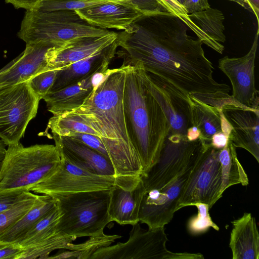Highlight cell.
I'll list each match as a JSON object with an SVG mask.
<instances>
[{
    "instance_id": "32",
    "label": "cell",
    "mask_w": 259,
    "mask_h": 259,
    "mask_svg": "<svg viewBox=\"0 0 259 259\" xmlns=\"http://www.w3.org/2000/svg\"><path fill=\"white\" fill-rule=\"evenodd\" d=\"M192 206L197 208V214L192 217L187 223V229L192 235H198L206 232L212 228L216 231L219 230V227L212 221L209 213L210 209L207 204L197 202Z\"/></svg>"
},
{
    "instance_id": "39",
    "label": "cell",
    "mask_w": 259,
    "mask_h": 259,
    "mask_svg": "<svg viewBox=\"0 0 259 259\" xmlns=\"http://www.w3.org/2000/svg\"><path fill=\"white\" fill-rule=\"evenodd\" d=\"M23 250L17 243L0 240V259H18Z\"/></svg>"
},
{
    "instance_id": "45",
    "label": "cell",
    "mask_w": 259,
    "mask_h": 259,
    "mask_svg": "<svg viewBox=\"0 0 259 259\" xmlns=\"http://www.w3.org/2000/svg\"><path fill=\"white\" fill-rule=\"evenodd\" d=\"M6 146L5 143L2 140H0V164L5 155L6 151Z\"/></svg>"
},
{
    "instance_id": "41",
    "label": "cell",
    "mask_w": 259,
    "mask_h": 259,
    "mask_svg": "<svg viewBox=\"0 0 259 259\" xmlns=\"http://www.w3.org/2000/svg\"><path fill=\"white\" fill-rule=\"evenodd\" d=\"M6 3L12 4L16 9L26 10H36L43 0H5Z\"/></svg>"
},
{
    "instance_id": "4",
    "label": "cell",
    "mask_w": 259,
    "mask_h": 259,
    "mask_svg": "<svg viewBox=\"0 0 259 259\" xmlns=\"http://www.w3.org/2000/svg\"><path fill=\"white\" fill-rule=\"evenodd\" d=\"M61 162L56 145L8 146L0 164V190L31 189L52 175Z\"/></svg>"
},
{
    "instance_id": "43",
    "label": "cell",
    "mask_w": 259,
    "mask_h": 259,
    "mask_svg": "<svg viewBox=\"0 0 259 259\" xmlns=\"http://www.w3.org/2000/svg\"><path fill=\"white\" fill-rule=\"evenodd\" d=\"M200 132L199 129L195 126L193 125L187 130L186 137L190 141H193L199 139Z\"/></svg>"
},
{
    "instance_id": "33",
    "label": "cell",
    "mask_w": 259,
    "mask_h": 259,
    "mask_svg": "<svg viewBox=\"0 0 259 259\" xmlns=\"http://www.w3.org/2000/svg\"><path fill=\"white\" fill-rule=\"evenodd\" d=\"M120 1L117 0H43L37 8L40 11L60 10H76L107 3Z\"/></svg>"
},
{
    "instance_id": "22",
    "label": "cell",
    "mask_w": 259,
    "mask_h": 259,
    "mask_svg": "<svg viewBox=\"0 0 259 259\" xmlns=\"http://www.w3.org/2000/svg\"><path fill=\"white\" fill-rule=\"evenodd\" d=\"M98 73L63 88L50 91L42 99L48 110L53 115H60L80 107L94 90Z\"/></svg>"
},
{
    "instance_id": "12",
    "label": "cell",
    "mask_w": 259,
    "mask_h": 259,
    "mask_svg": "<svg viewBox=\"0 0 259 259\" xmlns=\"http://www.w3.org/2000/svg\"><path fill=\"white\" fill-rule=\"evenodd\" d=\"M117 178L93 174L61 158V163L56 170L31 189L30 191L53 196L110 190L114 186Z\"/></svg>"
},
{
    "instance_id": "46",
    "label": "cell",
    "mask_w": 259,
    "mask_h": 259,
    "mask_svg": "<svg viewBox=\"0 0 259 259\" xmlns=\"http://www.w3.org/2000/svg\"><path fill=\"white\" fill-rule=\"evenodd\" d=\"M230 1L237 3L239 5H241L242 7H243L244 8L248 9V10L251 11L250 8L246 0H230Z\"/></svg>"
},
{
    "instance_id": "10",
    "label": "cell",
    "mask_w": 259,
    "mask_h": 259,
    "mask_svg": "<svg viewBox=\"0 0 259 259\" xmlns=\"http://www.w3.org/2000/svg\"><path fill=\"white\" fill-rule=\"evenodd\" d=\"M220 151L205 143L180 199L178 210L197 202L207 204L210 208L222 197Z\"/></svg>"
},
{
    "instance_id": "15",
    "label": "cell",
    "mask_w": 259,
    "mask_h": 259,
    "mask_svg": "<svg viewBox=\"0 0 259 259\" xmlns=\"http://www.w3.org/2000/svg\"><path fill=\"white\" fill-rule=\"evenodd\" d=\"M219 109L232 127L229 139L233 145L246 150L259 162V109L242 105L232 97Z\"/></svg>"
},
{
    "instance_id": "11",
    "label": "cell",
    "mask_w": 259,
    "mask_h": 259,
    "mask_svg": "<svg viewBox=\"0 0 259 259\" xmlns=\"http://www.w3.org/2000/svg\"><path fill=\"white\" fill-rule=\"evenodd\" d=\"M201 140L190 141L186 136L169 133L157 161L141 176L145 191L159 189L186 168Z\"/></svg>"
},
{
    "instance_id": "29",
    "label": "cell",
    "mask_w": 259,
    "mask_h": 259,
    "mask_svg": "<svg viewBox=\"0 0 259 259\" xmlns=\"http://www.w3.org/2000/svg\"><path fill=\"white\" fill-rule=\"evenodd\" d=\"M60 216V211L57 204L17 243L24 248L50 237L57 232V225Z\"/></svg>"
},
{
    "instance_id": "35",
    "label": "cell",
    "mask_w": 259,
    "mask_h": 259,
    "mask_svg": "<svg viewBox=\"0 0 259 259\" xmlns=\"http://www.w3.org/2000/svg\"><path fill=\"white\" fill-rule=\"evenodd\" d=\"M58 70H47L40 72L28 80V84L40 100L49 92L53 85Z\"/></svg>"
},
{
    "instance_id": "6",
    "label": "cell",
    "mask_w": 259,
    "mask_h": 259,
    "mask_svg": "<svg viewBox=\"0 0 259 259\" xmlns=\"http://www.w3.org/2000/svg\"><path fill=\"white\" fill-rule=\"evenodd\" d=\"M115 32L90 24L75 10H26L18 36L26 44L45 42L55 46L82 36H102Z\"/></svg>"
},
{
    "instance_id": "24",
    "label": "cell",
    "mask_w": 259,
    "mask_h": 259,
    "mask_svg": "<svg viewBox=\"0 0 259 259\" xmlns=\"http://www.w3.org/2000/svg\"><path fill=\"white\" fill-rule=\"evenodd\" d=\"M192 23L191 30L203 44L217 52L222 54L226 40L223 13L217 9L209 8L189 14Z\"/></svg>"
},
{
    "instance_id": "26",
    "label": "cell",
    "mask_w": 259,
    "mask_h": 259,
    "mask_svg": "<svg viewBox=\"0 0 259 259\" xmlns=\"http://www.w3.org/2000/svg\"><path fill=\"white\" fill-rule=\"evenodd\" d=\"M189 97L192 124L200 131L199 139L205 144L211 145L212 136L222 132L220 110L191 94Z\"/></svg>"
},
{
    "instance_id": "47",
    "label": "cell",
    "mask_w": 259,
    "mask_h": 259,
    "mask_svg": "<svg viewBox=\"0 0 259 259\" xmlns=\"http://www.w3.org/2000/svg\"><path fill=\"white\" fill-rule=\"evenodd\" d=\"M181 5L183 6L185 0H176Z\"/></svg>"
},
{
    "instance_id": "2",
    "label": "cell",
    "mask_w": 259,
    "mask_h": 259,
    "mask_svg": "<svg viewBox=\"0 0 259 259\" xmlns=\"http://www.w3.org/2000/svg\"><path fill=\"white\" fill-rule=\"evenodd\" d=\"M125 76L123 65L108 69L83 104L67 113L78 116L98 133L116 177L141 176L143 172L124 120L122 96Z\"/></svg>"
},
{
    "instance_id": "34",
    "label": "cell",
    "mask_w": 259,
    "mask_h": 259,
    "mask_svg": "<svg viewBox=\"0 0 259 259\" xmlns=\"http://www.w3.org/2000/svg\"><path fill=\"white\" fill-rule=\"evenodd\" d=\"M37 196L33 194L12 208L0 212V234L14 224L32 207Z\"/></svg>"
},
{
    "instance_id": "36",
    "label": "cell",
    "mask_w": 259,
    "mask_h": 259,
    "mask_svg": "<svg viewBox=\"0 0 259 259\" xmlns=\"http://www.w3.org/2000/svg\"><path fill=\"white\" fill-rule=\"evenodd\" d=\"M33 194L30 191L23 189L0 190V212L7 210Z\"/></svg>"
},
{
    "instance_id": "7",
    "label": "cell",
    "mask_w": 259,
    "mask_h": 259,
    "mask_svg": "<svg viewBox=\"0 0 259 259\" xmlns=\"http://www.w3.org/2000/svg\"><path fill=\"white\" fill-rule=\"evenodd\" d=\"M128 240L101 247L90 259H202L199 253L173 252L166 247L168 241L165 228H142L132 225Z\"/></svg>"
},
{
    "instance_id": "1",
    "label": "cell",
    "mask_w": 259,
    "mask_h": 259,
    "mask_svg": "<svg viewBox=\"0 0 259 259\" xmlns=\"http://www.w3.org/2000/svg\"><path fill=\"white\" fill-rule=\"evenodd\" d=\"M144 18L145 25L136 23L118 33L123 65L140 67L217 107L231 97L230 87L213 79L203 43L188 34L190 29L180 17L162 12Z\"/></svg>"
},
{
    "instance_id": "31",
    "label": "cell",
    "mask_w": 259,
    "mask_h": 259,
    "mask_svg": "<svg viewBox=\"0 0 259 259\" xmlns=\"http://www.w3.org/2000/svg\"><path fill=\"white\" fill-rule=\"evenodd\" d=\"M48 127L51 130L52 134L60 136L70 137L75 133H82L99 137L97 131L88 126L78 116L68 113L53 115L49 120Z\"/></svg>"
},
{
    "instance_id": "23",
    "label": "cell",
    "mask_w": 259,
    "mask_h": 259,
    "mask_svg": "<svg viewBox=\"0 0 259 259\" xmlns=\"http://www.w3.org/2000/svg\"><path fill=\"white\" fill-rule=\"evenodd\" d=\"M229 247L233 259H258L259 234L255 219L250 213L232 222Z\"/></svg>"
},
{
    "instance_id": "25",
    "label": "cell",
    "mask_w": 259,
    "mask_h": 259,
    "mask_svg": "<svg viewBox=\"0 0 259 259\" xmlns=\"http://www.w3.org/2000/svg\"><path fill=\"white\" fill-rule=\"evenodd\" d=\"M57 206L56 200L48 195H38L32 207L0 234V240L18 243L43 217Z\"/></svg>"
},
{
    "instance_id": "42",
    "label": "cell",
    "mask_w": 259,
    "mask_h": 259,
    "mask_svg": "<svg viewBox=\"0 0 259 259\" xmlns=\"http://www.w3.org/2000/svg\"><path fill=\"white\" fill-rule=\"evenodd\" d=\"M229 137L223 132L213 135L211 140V145L218 149H222L227 145Z\"/></svg>"
},
{
    "instance_id": "13",
    "label": "cell",
    "mask_w": 259,
    "mask_h": 259,
    "mask_svg": "<svg viewBox=\"0 0 259 259\" xmlns=\"http://www.w3.org/2000/svg\"><path fill=\"white\" fill-rule=\"evenodd\" d=\"M145 72L148 88L169 123V133L186 136L193 126L189 94L157 75Z\"/></svg>"
},
{
    "instance_id": "8",
    "label": "cell",
    "mask_w": 259,
    "mask_h": 259,
    "mask_svg": "<svg viewBox=\"0 0 259 259\" xmlns=\"http://www.w3.org/2000/svg\"><path fill=\"white\" fill-rule=\"evenodd\" d=\"M40 100L28 81L0 88V138L6 145L20 143Z\"/></svg>"
},
{
    "instance_id": "14",
    "label": "cell",
    "mask_w": 259,
    "mask_h": 259,
    "mask_svg": "<svg viewBox=\"0 0 259 259\" xmlns=\"http://www.w3.org/2000/svg\"><path fill=\"white\" fill-rule=\"evenodd\" d=\"M259 30L247 54L239 58L226 56L219 60V68L228 77L233 99L246 107L259 109L258 91L255 88L254 68Z\"/></svg>"
},
{
    "instance_id": "9",
    "label": "cell",
    "mask_w": 259,
    "mask_h": 259,
    "mask_svg": "<svg viewBox=\"0 0 259 259\" xmlns=\"http://www.w3.org/2000/svg\"><path fill=\"white\" fill-rule=\"evenodd\" d=\"M204 147L205 144L201 142L186 168L172 181L161 189L145 192L138 218L139 222L148 226V229L164 227L171 221L175 212L178 210L180 199Z\"/></svg>"
},
{
    "instance_id": "40",
    "label": "cell",
    "mask_w": 259,
    "mask_h": 259,
    "mask_svg": "<svg viewBox=\"0 0 259 259\" xmlns=\"http://www.w3.org/2000/svg\"><path fill=\"white\" fill-rule=\"evenodd\" d=\"M183 7L189 14L210 8L208 0H185Z\"/></svg>"
},
{
    "instance_id": "28",
    "label": "cell",
    "mask_w": 259,
    "mask_h": 259,
    "mask_svg": "<svg viewBox=\"0 0 259 259\" xmlns=\"http://www.w3.org/2000/svg\"><path fill=\"white\" fill-rule=\"evenodd\" d=\"M121 238L117 235H108L102 234L89 237L84 242L79 244L70 243L66 251L55 255L48 256L47 258H78L90 259L92 254L99 248L108 246L117 239Z\"/></svg>"
},
{
    "instance_id": "21",
    "label": "cell",
    "mask_w": 259,
    "mask_h": 259,
    "mask_svg": "<svg viewBox=\"0 0 259 259\" xmlns=\"http://www.w3.org/2000/svg\"><path fill=\"white\" fill-rule=\"evenodd\" d=\"M118 47L117 37L112 44L104 49L58 70L54 83L50 91L75 83L96 73L105 72L108 69L109 63L114 57Z\"/></svg>"
},
{
    "instance_id": "18",
    "label": "cell",
    "mask_w": 259,
    "mask_h": 259,
    "mask_svg": "<svg viewBox=\"0 0 259 259\" xmlns=\"http://www.w3.org/2000/svg\"><path fill=\"white\" fill-rule=\"evenodd\" d=\"M52 134L61 158L93 174L116 177L109 158L78 140Z\"/></svg>"
},
{
    "instance_id": "37",
    "label": "cell",
    "mask_w": 259,
    "mask_h": 259,
    "mask_svg": "<svg viewBox=\"0 0 259 259\" xmlns=\"http://www.w3.org/2000/svg\"><path fill=\"white\" fill-rule=\"evenodd\" d=\"M68 137L85 144L109 159L107 151L99 137L89 134L75 133Z\"/></svg>"
},
{
    "instance_id": "30",
    "label": "cell",
    "mask_w": 259,
    "mask_h": 259,
    "mask_svg": "<svg viewBox=\"0 0 259 259\" xmlns=\"http://www.w3.org/2000/svg\"><path fill=\"white\" fill-rule=\"evenodd\" d=\"M76 238L57 232L50 237L32 246L23 248L18 259L47 258L53 251L66 249Z\"/></svg>"
},
{
    "instance_id": "5",
    "label": "cell",
    "mask_w": 259,
    "mask_h": 259,
    "mask_svg": "<svg viewBox=\"0 0 259 259\" xmlns=\"http://www.w3.org/2000/svg\"><path fill=\"white\" fill-rule=\"evenodd\" d=\"M110 190L52 196L57 201L60 218L57 231L75 238L102 234L111 221L109 214Z\"/></svg>"
},
{
    "instance_id": "44",
    "label": "cell",
    "mask_w": 259,
    "mask_h": 259,
    "mask_svg": "<svg viewBox=\"0 0 259 259\" xmlns=\"http://www.w3.org/2000/svg\"><path fill=\"white\" fill-rule=\"evenodd\" d=\"M251 11L255 15L259 24V0H246Z\"/></svg>"
},
{
    "instance_id": "19",
    "label": "cell",
    "mask_w": 259,
    "mask_h": 259,
    "mask_svg": "<svg viewBox=\"0 0 259 259\" xmlns=\"http://www.w3.org/2000/svg\"><path fill=\"white\" fill-rule=\"evenodd\" d=\"M53 47L45 42L26 44L21 54L0 70V88L28 81L44 71L46 53Z\"/></svg>"
},
{
    "instance_id": "3",
    "label": "cell",
    "mask_w": 259,
    "mask_h": 259,
    "mask_svg": "<svg viewBox=\"0 0 259 259\" xmlns=\"http://www.w3.org/2000/svg\"><path fill=\"white\" fill-rule=\"evenodd\" d=\"M124 66V120L128 137L140 159L143 174L157 161L170 126L148 88L145 71L138 66Z\"/></svg>"
},
{
    "instance_id": "16",
    "label": "cell",
    "mask_w": 259,
    "mask_h": 259,
    "mask_svg": "<svg viewBox=\"0 0 259 259\" xmlns=\"http://www.w3.org/2000/svg\"><path fill=\"white\" fill-rule=\"evenodd\" d=\"M117 177L110 189L109 214L112 222L133 225L139 222V208L145 189L141 176Z\"/></svg>"
},
{
    "instance_id": "17",
    "label": "cell",
    "mask_w": 259,
    "mask_h": 259,
    "mask_svg": "<svg viewBox=\"0 0 259 259\" xmlns=\"http://www.w3.org/2000/svg\"><path fill=\"white\" fill-rule=\"evenodd\" d=\"M118 36V33L116 32L102 36H82L52 47L46 53L47 64L44 71L65 68L104 49Z\"/></svg>"
},
{
    "instance_id": "20",
    "label": "cell",
    "mask_w": 259,
    "mask_h": 259,
    "mask_svg": "<svg viewBox=\"0 0 259 259\" xmlns=\"http://www.w3.org/2000/svg\"><path fill=\"white\" fill-rule=\"evenodd\" d=\"M124 2H112L75 11L95 26L125 30L144 16Z\"/></svg>"
},
{
    "instance_id": "48",
    "label": "cell",
    "mask_w": 259,
    "mask_h": 259,
    "mask_svg": "<svg viewBox=\"0 0 259 259\" xmlns=\"http://www.w3.org/2000/svg\"><path fill=\"white\" fill-rule=\"evenodd\" d=\"M117 1H129V0H117Z\"/></svg>"
},
{
    "instance_id": "38",
    "label": "cell",
    "mask_w": 259,
    "mask_h": 259,
    "mask_svg": "<svg viewBox=\"0 0 259 259\" xmlns=\"http://www.w3.org/2000/svg\"><path fill=\"white\" fill-rule=\"evenodd\" d=\"M166 10L180 17L191 30L192 23L183 6L176 0H157Z\"/></svg>"
},
{
    "instance_id": "27",
    "label": "cell",
    "mask_w": 259,
    "mask_h": 259,
    "mask_svg": "<svg viewBox=\"0 0 259 259\" xmlns=\"http://www.w3.org/2000/svg\"><path fill=\"white\" fill-rule=\"evenodd\" d=\"M219 158L221 165L222 193L229 187L236 184L246 186L248 179L242 165L240 163L236 147L229 139L226 146L221 149Z\"/></svg>"
}]
</instances>
